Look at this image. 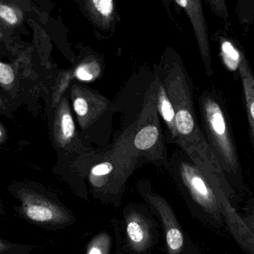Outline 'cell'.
Listing matches in <instances>:
<instances>
[{"mask_svg":"<svg viewBox=\"0 0 254 254\" xmlns=\"http://www.w3.org/2000/svg\"><path fill=\"white\" fill-rule=\"evenodd\" d=\"M172 172L192 216L213 228H222L225 222L215 190L184 151H178L174 157Z\"/></svg>","mask_w":254,"mask_h":254,"instance_id":"3","label":"cell"},{"mask_svg":"<svg viewBox=\"0 0 254 254\" xmlns=\"http://www.w3.org/2000/svg\"><path fill=\"white\" fill-rule=\"evenodd\" d=\"M0 17L9 24L14 25L18 22V18L14 10L7 5H0Z\"/></svg>","mask_w":254,"mask_h":254,"instance_id":"17","label":"cell"},{"mask_svg":"<svg viewBox=\"0 0 254 254\" xmlns=\"http://www.w3.org/2000/svg\"><path fill=\"white\" fill-rule=\"evenodd\" d=\"M77 78L81 81H89L93 79L94 75L90 65H81L75 72Z\"/></svg>","mask_w":254,"mask_h":254,"instance_id":"18","label":"cell"},{"mask_svg":"<svg viewBox=\"0 0 254 254\" xmlns=\"http://www.w3.org/2000/svg\"><path fill=\"white\" fill-rule=\"evenodd\" d=\"M62 130L64 136L65 137H72L75 131V125H74L73 120L69 114H64L62 118Z\"/></svg>","mask_w":254,"mask_h":254,"instance_id":"15","label":"cell"},{"mask_svg":"<svg viewBox=\"0 0 254 254\" xmlns=\"http://www.w3.org/2000/svg\"><path fill=\"white\" fill-rule=\"evenodd\" d=\"M175 3L184 10L192 26L197 41L200 59L206 75L209 78L213 75L212 53L209 44L207 25L203 14V5L199 0H177Z\"/></svg>","mask_w":254,"mask_h":254,"instance_id":"6","label":"cell"},{"mask_svg":"<svg viewBox=\"0 0 254 254\" xmlns=\"http://www.w3.org/2000/svg\"><path fill=\"white\" fill-rule=\"evenodd\" d=\"M127 233L129 239L134 244H142L146 242L151 238V233L146 226L136 220L130 221L127 224Z\"/></svg>","mask_w":254,"mask_h":254,"instance_id":"11","label":"cell"},{"mask_svg":"<svg viewBox=\"0 0 254 254\" xmlns=\"http://www.w3.org/2000/svg\"><path fill=\"white\" fill-rule=\"evenodd\" d=\"M113 170V166L111 163L105 162V163H100L97 166H94L92 169V174L96 176H103V175H108L111 173Z\"/></svg>","mask_w":254,"mask_h":254,"instance_id":"19","label":"cell"},{"mask_svg":"<svg viewBox=\"0 0 254 254\" xmlns=\"http://www.w3.org/2000/svg\"><path fill=\"white\" fill-rule=\"evenodd\" d=\"M74 109L80 117H84L88 112V104L83 98H78L74 102Z\"/></svg>","mask_w":254,"mask_h":254,"instance_id":"20","label":"cell"},{"mask_svg":"<svg viewBox=\"0 0 254 254\" xmlns=\"http://www.w3.org/2000/svg\"><path fill=\"white\" fill-rule=\"evenodd\" d=\"M206 3L209 5L214 14L224 20L226 28L228 29L230 26V18L228 9L225 1L223 0H206Z\"/></svg>","mask_w":254,"mask_h":254,"instance_id":"12","label":"cell"},{"mask_svg":"<svg viewBox=\"0 0 254 254\" xmlns=\"http://www.w3.org/2000/svg\"><path fill=\"white\" fill-rule=\"evenodd\" d=\"M221 205L224 222L230 234L245 254H254V234L218 186H212Z\"/></svg>","mask_w":254,"mask_h":254,"instance_id":"7","label":"cell"},{"mask_svg":"<svg viewBox=\"0 0 254 254\" xmlns=\"http://www.w3.org/2000/svg\"><path fill=\"white\" fill-rule=\"evenodd\" d=\"M26 215L31 220L40 223L53 222L60 217V210L46 199L35 194H29L23 198Z\"/></svg>","mask_w":254,"mask_h":254,"instance_id":"8","label":"cell"},{"mask_svg":"<svg viewBox=\"0 0 254 254\" xmlns=\"http://www.w3.org/2000/svg\"><path fill=\"white\" fill-rule=\"evenodd\" d=\"M147 198L161 220L169 254H198L200 251L183 230L172 206L161 196L150 191Z\"/></svg>","mask_w":254,"mask_h":254,"instance_id":"4","label":"cell"},{"mask_svg":"<svg viewBox=\"0 0 254 254\" xmlns=\"http://www.w3.org/2000/svg\"><path fill=\"white\" fill-rule=\"evenodd\" d=\"M160 130L155 125L143 127L136 135L134 145L140 150H148L157 145L160 139Z\"/></svg>","mask_w":254,"mask_h":254,"instance_id":"10","label":"cell"},{"mask_svg":"<svg viewBox=\"0 0 254 254\" xmlns=\"http://www.w3.org/2000/svg\"></svg>","mask_w":254,"mask_h":254,"instance_id":"22","label":"cell"},{"mask_svg":"<svg viewBox=\"0 0 254 254\" xmlns=\"http://www.w3.org/2000/svg\"><path fill=\"white\" fill-rule=\"evenodd\" d=\"M14 80V73L12 68L5 64H0V82L4 85H9Z\"/></svg>","mask_w":254,"mask_h":254,"instance_id":"16","label":"cell"},{"mask_svg":"<svg viewBox=\"0 0 254 254\" xmlns=\"http://www.w3.org/2000/svg\"><path fill=\"white\" fill-rule=\"evenodd\" d=\"M95 8L104 17H109L114 10V2L111 0H93Z\"/></svg>","mask_w":254,"mask_h":254,"instance_id":"14","label":"cell"},{"mask_svg":"<svg viewBox=\"0 0 254 254\" xmlns=\"http://www.w3.org/2000/svg\"><path fill=\"white\" fill-rule=\"evenodd\" d=\"M164 87L175 111L176 144L204 174L211 185L218 186L234 205L242 198L229 184L199 126L194 106V87L179 55L175 53L168 68Z\"/></svg>","mask_w":254,"mask_h":254,"instance_id":"1","label":"cell"},{"mask_svg":"<svg viewBox=\"0 0 254 254\" xmlns=\"http://www.w3.org/2000/svg\"><path fill=\"white\" fill-rule=\"evenodd\" d=\"M157 105L160 115L166 122L168 127L170 130L171 136L175 140V143L178 140V133L175 123V111L173 105L171 102L170 98L166 92L163 84L160 83L158 91H157Z\"/></svg>","mask_w":254,"mask_h":254,"instance_id":"9","label":"cell"},{"mask_svg":"<svg viewBox=\"0 0 254 254\" xmlns=\"http://www.w3.org/2000/svg\"><path fill=\"white\" fill-rule=\"evenodd\" d=\"M201 129L208 145L229 184L241 195L245 191L242 165L222 98L216 90H203L198 97Z\"/></svg>","mask_w":254,"mask_h":254,"instance_id":"2","label":"cell"},{"mask_svg":"<svg viewBox=\"0 0 254 254\" xmlns=\"http://www.w3.org/2000/svg\"><path fill=\"white\" fill-rule=\"evenodd\" d=\"M89 254H102V252L98 247H93L89 251Z\"/></svg>","mask_w":254,"mask_h":254,"instance_id":"21","label":"cell"},{"mask_svg":"<svg viewBox=\"0 0 254 254\" xmlns=\"http://www.w3.org/2000/svg\"><path fill=\"white\" fill-rule=\"evenodd\" d=\"M221 44L232 53L230 56L236 61V68L243 90L244 103L248 119L250 139L254 151V73L245 52L236 41L226 40L221 37Z\"/></svg>","mask_w":254,"mask_h":254,"instance_id":"5","label":"cell"},{"mask_svg":"<svg viewBox=\"0 0 254 254\" xmlns=\"http://www.w3.org/2000/svg\"><path fill=\"white\" fill-rule=\"evenodd\" d=\"M242 210L243 212L242 215L240 214L241 216L254 234V198L247 200Z\"/></svg>","mask_w":254,"mask_h":254,"instance_id":"13","label":"cell"}]
</instances>
